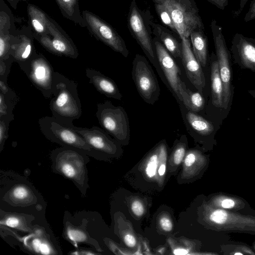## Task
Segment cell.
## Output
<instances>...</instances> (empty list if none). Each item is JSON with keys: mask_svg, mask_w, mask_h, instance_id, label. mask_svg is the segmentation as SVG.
<instances>
[{"mask_svg": "<svg viewBox=\"0 0 255 255\" xmlns=\"http://www.w3.org/2000/svg\"><path fill=\"white\" fill-rule=\"evenodd\" d=\"M52 98L49 103L52 116L68 126L82 115L81 104L76 83L55 72L52 84Z\"/></svg>", "mask_w": 255, "mask_h": 255, "instance_id": "cell-1", "label": "cell"}, {"mask_svg": "<svg viewBox=\"0 0 255 255\" xmlns=\"http://www.w3.org/2000/svg\"><path fill=\"white\" fill-rule=\"evenodd\" d=\"M88 156L78 150L64 146L51 153L53 171L72 181L83 195L89 187L86 167Z\"/></svg>", "mask_w": 255, "mask_h": 255, "instance_id": "cell-2", "label": "cell"}, {"mask_svg": "<svg viewBox=\"0 0 255 255\" xmlns=\"http://www.w3.org/2000/svg\"><path fill=\"white\" fill-rule=\"evenodd\" d=\"M38 123L42 133L51 142L75 149L96 159H104L71 126L65 125L52 116L42 117Z\"/></svg>", "mask_w": 255, "mask_h": 255, "instance_id": "cell-3", "label": "cell"}, {"mask_svg": "<svg viewBox=\"0 0 255 255\" xmlns=\"http://www.w3.org/2000/svg\"><path fill=\"white\" fill-rule=\"evenodd\" d=\"M96 116L103 129L121 145L128 144L130 139L129 123L128 115L121 106L110 101L97 104Z\"/></svg>", "mask_w": 255, "mask_h": 255, "instance_id": "cell-4", "label": "cell"}, {"mask_svg": "<svg viewBox=\"0 0 255 255\" xmlns=\"http://www.w3.org/2000/svg\"><path fill=\"white\" fill-rule=\"evenodd\" d=\"M163 5L170 14L181 38H189L191 33L204 25L196 5L189 0H153Z\"/></svg>", "mask_w": 255, "mask_h": 255, "instance_id": "cell-5", "label": "cell"}, {"mask_svg": "<svg viewBox=\"0 0 255 255\" xmlns=\"http://www.w3.org/2000/svg\"><path fill=\"white\" fill-rule=\"evenodd\" d=\"M219 71L224 89V109L228 113L232 104L234 93V87L232 84L233 71L231 54L227 46L222 27L213 19L211 23Z\"/></svg>", "mask_w": 255, "mask_h": 255, "instance_id": "cell-6", "label": "cell"}, {"mask_svg": "<svg viewBox=\"0 0 255 255\" xmlns=\"http://www.w3.org/2000/svg\"><path fill=\"white\" fill-rule=\"evenodd\" d=\"M131 75L140 97L145 103L153 105L159 98L160 89L151 66L144 56L135 55Z\"/></svg>", "mask_w": 255, "mask_h": 255, "instance_id": "cell-7", "label": "cell"}, {"mask_svg": "<svg viewBox=\"0 0 255 255\" xmlns=\"http://www.w3.org/2000/svg\"><path fill=\"white\" fill-rule=\"evenodd\" d=\"M28 79L46 99L52 96L54 71L42 53H37L27 61L19 65Z\"/></svg>", "mask_w": 255, "mask_h": 255, "instance_id": "cell-8", "label": "cell"}, {"mask_svg": "<svg viewBox=\"0 0 255 255\" xmlns=\"http://www.w3.org/2000/svg\"><path fill=\"white\" fill-rule=\"evenodd\" d=\"M82 13L86 27L92 35L125 57L128 56L129 51L125 41L113 27L88 10H83Z\"/></svg>", "mask_w": 255, "mask_h": 255, "instance_id": "cell-9", "label": "cell"}, {"mask_svg": "<svg viewBox=\"0 0 255 255\" xmlns=\"http://www.w3.org/2000/svg\"><path fill=\"white\" fill-rule=\"evenodd\" d=\"M157 59L162 74V80L176 99L182 102L181 92L186 86L180 78L181 72L178 65L162 43L153 40Z\"/></svg>", "mask_w": 255, "mask_h": 255, "instance_id": "cell-10", "label": "cell"}, {"mask_svg": "<svg viewBox=\"0 0 255 255\" xmlns=\"http://www.w3.org/2000/svg\"><path fill=\"white\" fill-rule=\"evenodd\" d=\"M35 39L44 49L54 55L72 59H76L79 56L78 49L73 40L51 17L48 34Z\"/></svg>", "mask_w": 255, "mask_h": 255, "instance_id": "cell-11", "label": "cell"}, {"mask_svg": "<svg viewBox=\"0 0 255 255\" xmlns=\"http://www.w3.org/2000/svg\"><path fill=\"white\" fill-rule=\"evenodd\" d=\"M128 21L129 29L144 54L153 64L162 79V74L157 59L151 36L135 1L131 4Z\"/></svg>", "mask_w": 255, "mask_h": 255, "instance_id": "cell-12", "label": "cell"}, {"mask_svg": "<svg viewBox=\"0 0 255 255\" xmlns=\"http://www.w3.org/2000/svg\"><path fill=\"white\" fill-rule=\"evenodd\" d=\"M71 127L104 159L122 153L121 144L103 129L95 126L91 128L78 127L74 125Z\"/></svg>", "mask_w": 255, "mask_h": 255, "instance_id": "cell-13", "label": "cell"}, {"mask_svg": "<svg viewBox=\"0 0 255 255\" xmlns=\"http://www.w3.org/2000/svg\"><path fill=\"white\" fill-rule=\"evenodd\" d=\"M181 60L186 76L196 89L203 93L206 80L202 67L195 58L191 48L189 38H181Z\"/></svg>", "mask_w": 255, "mask_h": 255, "instance_id": "cell-14", "label": "cell"}, {"mask_svg": "<svg viewBox=\"0 0 255 255\" xmlns=\"http://www.w3.org/2000/svg\"><path fill=\"white\" fill-rule=\"evenodd\" d=\"M16 31L11 10L3 0H0V60L11 57V44Z\"/></svg>", "mask_w": 255, "mask_h": 255, "instance_id": "cell-15", "label": "cell"}, {"mask_svg": "<svg viewBox=\"0 0 255 255\" xmlns=\"http://www.w3.org/2000/svg\"><path fill=\"white\" fill-rule=\"evenodd\" d=\"M29 25L17 29L11 44L10 56L18 65L30 60L37 53Z\"/></svg>", "mask_w": 255, "mask_h": 255, "instance_id": "cell-16", "label": "cell"}, {"mask_svg": "<svg viewBox=\"0 0 255 255\" xmlns=\"http://www.w3.org/2000/svg\"><path fill=\"white\" fill-rule=\"evenodd\" d=\"M179 104L186 130L193 138L198 140L214 136L216 130L211 122L187 109L182 102Z\"/></svg>", "mask_w": 255, "mask_h": 255, "instance_id": "cell-17", "label": "cell"}, {"mask_svg": "<svg viewBox=\"0 0 255 255\" xmlns=\"http://www.w3.org/2000/svg\"><path fill=\"white\" fill-rule=\"evenodd\" d=\"M231 50L235 63L242 69L255 73V46L248 37L236 33L232 40Z\"/></svg>", "mask_w": 255, "mask_h": 255, "instance_id": "cell-18", "label": "cell"}, {"mask_svg": "<svg viewBox=\"0 0 255 255\" xmlns=\"http://www.w3.org/2000/svg\"><path fill=\"white\" fill-rule=\"evenodd\" d=\"M4 202L13 207H26L37 201L35 193L24 183H14L4 192L1 197Z\"/></svg>", "mask_w": 255, "mask_h": 255, "instance_id": "cell-19", "label": "cell"}, {"mask_svg": "<svg viewBox=\"0 0 255 255\" xmlns=\"http://www.w3.org/2000/svg\"><path fill=\"white\" fill-rule=\"evenodd\" d=\"M86 75L96 90L108 98L121 100L123 96L115 82L101 72L90 68L85 70Z\"/></svg>", "mask_w": 255, "mask_h": 255, "instance_id": "cell-20", "label": "cell"}, {"mask_svg": "<svg viewBox=\"0 0 255 255\" xmlns=\"http://www.w3.org/2000/svg\"><path fill=\"white\" fill-rule=\"evenodd\" d=\"M28 25L34 39L45 36L49 32L50 16L37 6L29 3L27 6Z\"/></svg>", "mask_w": 255, "mask_h": 255, "instance_id": "cell-21", "label": "cell"}, {"mask_svg": "<svg viewBox=\"0 0 255 255\" xmlns=\"http://www.w3.org/2000/svg\"><path fill=\"white\" fill-rule=\"evenodd\" d=\"M211 102L216 108L224 109V89L220 77L216 54L212 53L210 57ZM225 111V110H224Z\"/></svg>", "mask_w": 255, "mask_h": 255, "instance_id": "cell-22", "label": "cell"}, {"mask_svg": "<svg viewBox=\"0 0 255 255\" xmlns=\"http://www.w3.org/2000/svg\"><path fill=\"white\" fill-rule=\"evenodd\" d=\"M20 241L31 252L43 255L55 254L52 244L42 230L36 228L33 233L20 238Z\"/></svg>", "mask_w": 255, "mask_h": 255, "instance_id": "cell-23", "label": "cell"}, {"mask_svg": "<svg viewBox=\"0 0 255 255\" xmlns=\"http://www.w3.org/2000/svg\"><path fill=\"white\" fill-rule=\"evenodd\" d=\"M1 225L14 228L22 232L33 233L36 228L32 225L34 217L31 215L0 211Z\"/></svg>", "mask_w": 255, "mask_h": 255, "instance_id": "cell-24", "label": "cell"}, {"mask_svg": "<svg viewBox=\"0 0 255 255\" xmlns=\"http://www.w3.org/2000/svg\"><path fill=\"white\" fill-rule=\"evenodd\" d=\"M203 30H195L191 33L190 37L195 58L202 67H205L208 60V39Z\"/></svg>", "mask_w": 255, "mask_h": 255, "instance_id": "cell-25", "label": "cell"}, {"mask_svg": "<svg viewBox=\"0 0 255 255\" xmlns=\"http://www.w3.org/2000/svg\"><path fill=\"white\" fill-rule=\"evenodd\" d=\"M63 17L82 27H86L81 13L79 0H55Z\"/></svg>", "mask_w": 255, "mask_h": 255, "instance_id": "cell-26", "label": "cell"}, {"mask_svg": "<svg viewBox=\"0 0 255 255\" xmlns=\"http://www.w3.org/2000/svg\"><path fill=\"white\" fill-rule=\"evenodd\" d=\"M85 229V227H77L67 223L64 229V237L75 246L80 243H83L92 245L99 250L96 242L89 236Z\"/></svg>", "mask_w": 255, "mask_h": 255, "instance_id": "cell-27", "label": "cell"}, {"mask_svg": "<svg viewBox=\"0 0 255 255\" xmlns=\"http://www.w3.org/2000/svg\"><path fill=\"white\" fill-rule=\"evenodd\" d=\"M182 103L187 109L194 113L202 111L205 106V99L199 91L192 92L185 86L181 92Z\"/></svg>", "mask_w": 255, "mask_h": 255, "instance_id": "cell-28", "label": "cell"}, {"mask_svg": "<svg viewBox=\"0 0 255 255\" xmlns=\"http://www.w3.org/2000/svg\"><path fill=\"white\" fill-rule=\"evenodd\" d=\"M159 37L167 50L174 58H181L182 53L181 44L169 33L160 30L158 27Z\"/></svg>", "mask_w": 255, "mask_h": 255, "instance_id": "cell-29", "label": "cell"}, {"mask_svg": "<svg viewBox=\"0 0 255 255\" xmlns=\"http://www.w3.org/2000/svg\"><path fill=\"white\" fill-rule=\"evenodd\" d=\"M187 139L185 135H181L179 140L176 141L171 154L170 163L175 166H178L184 158L186 153Z\"/></svg>", "mask_w": 255, "mask_h": 255, "instance_id": "cell-30", "label": "cell"}, {"mask_svg": "<svg viewBox=\"0 0 255 255\" xmlns=\"http://www.w3.org/2000/svg\"><path fill=\"white\" fill-rule=\"evenodd\" d=\"M159 159V144H157L147 156L144 167L146 176L150 179L154 178L157 173Z\"/></svg>", "mask_w": 255, "mask_h": 255, "instance_id": "cell-31", "label": "cell"}, {"mask_svg": "<svg viewBox=\"0 0 255 255\" xmlns=\"http://www.w3.org/2000/svg\"><path fill=\"white\" fill-rule=\"evenodd\" d=\"M18 100L6 98L0 92V117L5 118L11 121L14 119L13 109Z\"/></svg>", "mask_w": 255, "mask_h": 255, "instance_id": "cell-32", "label": "cell"}, {"mask_svg": "<svg viewBox=\"0 0 255 255\" xmlns=\"http://www.w3.org/2000/svg\"><path fill=\"white\" fill-rule=\"evenodd\" d=\"M154 3L156 11L162 22L164 24L177 32L174 23L168 10L161 4L157 2H154Z\"/></svg>", "mask_w": 255, "mask_h": 255, "instance_id": "cell-33", "label": "cell"}, {"mask_svg": "<svg viewBox=\"0 0 255 255\" xmlns=\"http://www.w3.org/2000/svg\"><path fill=\"white\" fill-rule=\"evenodd\" d=\"M11 121L5 118L0 117V151L3 147L5 142L8 137V131L9 123Z\"/></svg>", "mask_w": 255, "mask_h": 255, "instance_id": "cell-34", "label": "cell"}, {"mask_svg": "<svg viewBox=\"0 0 255 255\" xmlns=\"http://www.w3.org/2000/svg\"><path fill=\"white\" fill-rule=\"evenodd\" d=\"M13 62L14 60L11 56L6 60H0V78L7 81L10 67Z\"/></svg>", "mask_w": 255, "mask_h": 255, "instance_id": "cell-35", "label": "cell"}, {"mask_svg": "<svg viewBox=\"0 0 255 255\" xmlns=\"http://www.w3.org/2000/svg\"><path fill=\"white\" fill-rule=\"evenodd\" d=\"M7 81L0 78V92L5 98L13 100H18L16 93L8 86Z\"/></svg>", "mask_w": 255, "mask_h": 255, "instance_id": "cell-36", "label": "cell"}, {"mask_svg": "<svg viewBox=\"0 0 255 255\" xmlns=\"http://www.w3.org/2000/svg\"><path fill=\"white\" fill-rule=\"evenodd\" d=\"M228 215L227 213L222 210L214 211L210 216V219L212 221L219 224H222L227 220Z\"/></svg>", "mask_w": 255, "mask_h": 255, "instance_id": "cell-37", "label": "cell"}, {"mask_svg": "<svg viewBox=\"0 0 255 255\" xmlns=\"http://www.w3.org/2000/svg\"><path fill=\"white\" fill-rule=\"evenodd\" d=\"M131 209L133 213L137 216H142L144 212L142 204L138 200H135L132 203Z\"/></svg>", "mask_w": 255, "mask_h": 255, "instance_id": "cell-38", "label": "cell"}, {"mask_svg": "<svg viewBox=\"0 0 255 255\" xmlns=\"http://www.w3.org/2000/svg\"><path fill=\"white\" fill-rule=\"evenodd\" d=\"M159 225L164 231L169 232L173 229V224L171 220L165 216L160 218L159 220Z\"/></svg>", "mask_w": 255, "mask_h": 255, "instance_id": "cell-39", "label": "cell"}, {"mask_svg": "<svg viewBox=\"0 0 255 255\" xmlns=\"http://www.w3.org/2000/svg\"><path fill=\"white\" fill-rule=\"evenodd\" d=\"M254 19H255V0L251 1L249 10L246 14L244 20L245 22H248Z\"/></svg>", "mask_w": 255, "mask_h": 255, "instance_id": "cell-40", "label": "cell"}, {"mask_svg": "<svg viewBox=\"0 0 255 255\" xmlns=\"http://www.w3.org/2000/svg\"><path fill=\"white\" fill-rule=\"evenodd\" d=\"M124 242L125 244L129 247H134L136 244V241L135 237L129 234H127L124 237Z\"/></svg>", "mask_w": 255, "mask_h": 255, "instance_id": "cell-41", "label": "cell"}, {"mask_svg": "<svg viewBox=\"0 0 255 255\" xmlns=\"http://www.w3.org/2000/svg\"><path fill=\"white\" fill-rule=\"evenodd\" d=\"M218 8L223 10L228 4V0H207Z\"/></svg>", "mask_w": 255, "mask_h": 255, "instance_id": "cell-42", "label": "cell"}, {"mask_svg": "<svg viewBox=\"0 0 255 255\" xmlns=\"http://www.w3.org/2000/svg\"><path fill=\"white\" fill-rule=\"evenodd\" d=\"M248 0H240V5L239 9L233 12V16L234 17H238L242 12L246 3Z\"/></svg>", "mask_w": 255, "mask_h": 255, "instance_id": "cell-43", "label": "cell"}, {"mask_svg": "<svg viewBox=\"0 0 255 255\" xmlns=\"http://www.w3.org/2000/svg\"><path fill=\"white\" fill-rule=\"evenodd\" d=\"M234 205V202L231 199H225L222 202V207L225 208H232Z\"/></svg>", "mask_w": 255, "mask_h": 255, "instance_id": "cell-44", "label": "cell"}, {"mask_svg": "<svg viewBox=\"0 0 255 255\" xmlns=\"http://www.w3.org/2000/svg\"><path fill=\"white\" fill-rule=\"evenodd\" d=\"M10 5L14 9H16L17 7L18 3L19 1H27V0H6Z\"/></svg>", "mask_w": 255, "mask_h": 255, "instance_id": "cell-45", "label": "cell"}, {"mask_svg": "<svg viewBox=\"0 0 255 255\" xmlns=\"http://www.w3.org/2000/svg\"><path fill=\"white\" fill-rule=\"evenodd\" d=\"M173 253L176 255H184L188 254V251L183 249H177L174 251Z\"/></svg>", "mask_w": 255, "mask_h": 255, "instance_id": "cell-46", "label": "cell"}, {"mask_svg": "<svg viewBox=\"0 0 255 255\" xmlns=\"http://www.w3.org/2000/svg\"><path fill=\"white\" fill-rule=\"evenodd\" d=\"M72 254L74 255H94L95 254L94 253L91 252V251H76L74 253H72Z\"/></svg>", "mask_w": 255, "mask_h": 255, "instance_id": "cell-47", "label": "cell"}, {"mask_svg": "<svg viewBox=\"0 0 255 255\" xmlns=\"http://www.w3.org/2000/svg\"><path fill=\"white\" fill-rule=\"evenodd\" d=\"M248 92L255 99V90H249L248 91Z\"/></svg>", "mask_w": 255, "mask_h": 255, "instance_id": "cell-48", "label": "cell"}, {"mask_svg": "<svg viewBox=\"0 0 255 255\" xmlns=\"http://www.w3.org/2000/svg\"><path fill=\"white\" fill-rule=\"evenodd\" d=\"M248 39L255 46V39L253 38H248Z\"/></svg>", "mask_w": 255, "mask_h": 255, "instance_id": "cell-49", "label": "cell"}, {"mask_svg": "<svg viewBox=\"0 0 255 255\" xmlns=\"http://www.w3.org/2000/svg\"><path fill=\"white\" fill-rule=\"evenodd\" d=\"M235 255H242V254L241 253H236Z\"/></svg>", "mask_w": 255, "mask_h": 255, "instance_id": "cell-50", "label": "cell"}]
</instances>
